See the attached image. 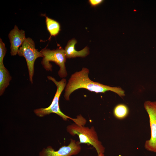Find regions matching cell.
<instances>
[{
  "label": "cell",
  "mask_w": 156,
  "mask_h": 156,
  "mask_svg": "<svg viewBox=\"0 0 156 156\" xmlns=\"http://www.w3.org/2000/svg\"><path fill=\"white\" fill-rule=\"evenodd\" d=\"M8 36L10 44L11 55H16L26 38L25 31L22 29L20 30L15 25L14 29L10 31Z\"/></svg>",
  "instance_id": "8"
},
{
  "label": "cell",
  "mask_w": 156,
  "mask_h": 156,
  "mask_svg": "<svg viewBox=\"0 0 156 156\" xmlns=\"http://www.w3.org/2000/svg\"><path fill=\"white\" fill-rule=\"evenodd\" d=\"M17 54L23 57L26 60L27 66L29 80L33 83V78L34 73V64L36 60L39 57H43L40 51L35 48L34 41L30 38H26L19 48Z\"/></svg>",
  "instance_id": "5"
},
{
  "label": "cell",
  "mask_w": 156,
  "mask_h": 156,
  "mask_svg": "<svg viewBox=\"0 0 156 156\" xmlns=\"http://www.w3.org/2000/svg\"><path fill=\"white\" fill-rule=\"evenodd\" d=\"M103 1V0H89L88 2L91 7H96L102 3Z\"/></svg>",
  "instance_id": "14"
},
{
  "label": "cell",
  "mask_w": 156,
  "mask_h": 156,
  "mask_svg": "<svg viewBox=\"0 0 156 156\" xmlns=\"http://www.w3.org/2000/svg\"><path fill=\"white\" fill-rule=\"evenodd\" d=\"M98 156H105L104 153H101L98 155Z\"/></svg>",
  "instance_id": "15"
},
{
  "label": "cell",
  "mask_w": 156,
  "mask_h": 156,
  "mask_svg": "<svg viewBox=\"0 0 156 156\" xmlns=\"http://www.w3.org/2000/svg\"><path fill=\"white\" fill-rule=\"evenodd\" d=\"M129 113V109L128 106L123 103L116 105L113 110V114L114 117L119 120L123 119L126 118Z\"/></svg>",
  "instance_id": "12"
},
{
  "label": "cell",
  "mask_w": 156,
  "mask_h": 156,
  "mask_svg": "<svg viewBox=\"0 0 156 156\" xmlns=\"http://www.w3.org/2000/svg\"><path fill=\"white\" fill-rule=\"evenodd\" d=\"M89 73L88 69L83 68L81 71L76 72L71 75L65 87L64 97L66 100H69L71 94L75 90L81 88L97 93H104L110 91L120 97L125 96V91L121 88L112 87L93 81L89 77Z\"/></svg>",
  "instance_id": "1"
},
{
  "label": "cell",
  "mask_w": 156,
  "mask_h": 156,
  "mask_svg": "<svg viewBox=\"0 0 156 156\" xmlns=\"http://www.w3.org/2000/svg\"><path fill=\"white\" fill-rule=\"evenodd\" d=\"M43 56L41 63L44 68L47 71L52 70V65L50 63L53 62L60 67L58 72L59 76L64 78L67 73L65 65L66 57L64 50L61 47L52 50L44 48L40 51Z\"/></svg>",
  "instance_id": "4"
},
{
  "label": "cell",
  "mask_w": 156,
  "mask_h": 156,
  "mask_svg": "<svg viewBox=\"0 0 156 156\" xmlns=\"http://www.w3.org/2000/svg\"><path fill=\"white\" fill-rule=\"evenodd\" d=\"M144 106L148 115L151 130L150 138L145 141L144 148L156 153V101H145Z\"/></svg>",
  "instance_id": "6"
},
{
  "label": "cell",
  "mask_w": 156,
  "mask_h": 156,
  "mask_svg": "<svg viewBox=\"0 0 156 156\" xmlns=\"http://www.w3.org/2000/svg\"><path fill=\"white\" fill-rule=\"evenodd\" d=\"M77 42V40L75 38L68 42L64 49L66 58L77 57H85L89 54V48L87 46L80 51H77L75 49Z\"/></svg>",
  "instance_id": "9"
},
{
  "label": "cell",
  "mask_w": 156,
  "mask_h": 156,
  "mask_svg": "<svg viewBox=\"0 0 156 156\" xmlns=\"http://www.w3.org/2000/svg\"><path fill=\"white\" fill-rule=\"evenodd\" d=\"M47 79L52 81L57 87V90L51 105L47 107L36 109L34 110V112L37 116L42 117L51 113H55L64 120H67L69 119L77 124L84 125L86 122V120L81 115H78L77 118H73L64 114L61 111L59 107V101L60 95L65 88L66 83V80L62 78L60 81H57L55 79L51 76L47 77Z\"/></svg>",
  "instance_id": "2"
},
{
  "label": "cell",
  "mask_w": 156,
  "mask_h": 156,
  "mask_svg": "<svg viewBox=\"0 0 156 156\" xmlns=\"http://www.w3.org/2000/svg\"><path fill=\"white\" fill-rule=\"evenodd\" d=\"M12 77L4 64L0 65V96L3 94L10 84Z\"/></svg>",
  "instance_id": "10"
},
{
  "label": "cell",
  "mask_w": 156,
  "mask_h": 156,
  "mask_svg": "<svg viewBox=\"0 0 156 156\" xmlns=\"http://www.w3.org/2000/svg\"><path fill=\"white\" fill-rule=\"evenodd\" d=\"M67 131L71 135H77L80 144H85L92 146L95 149L98 155L104 153L105 148L99 139L96 132L93 127L90 128L75 123L68 125Z\"/></svg>",
  "instance_id": "3"
},
{
  "label": "cell",
  "mask_w": 156,
  "mask_h": 156,
  "mask_svg": "<svg viewBox=\"0 0 156 156\" xmlns=\"http://www.w3.org/2000/svg\"><path fill=\"white\" fill-rule=\"evenodd\" d=\"M6 49L4 43L0 38V65H3V60L6 54Z\"/></svg>",
  "instance_id": "13"
},
{
  "label": "cell",
  "mask_w": 156,
  "mask_h": 156,
  "mask_svg": "<svg viewBox=\"0 0 156 156\" xmlns=\"http://www.w3.org/2000/svg\"><path fill=\"white\" fill-rule=\"evenodd\" d=\"M79 141H76L71 139L67 146L61 147L55 151L50 146L44 148L40 153L39 156H72L78 154L81 151V146Z\"/></svg>",
  "instance_id": "7"
},
{
  "label": "cell",
  "mask_w": 156,
  "mask_h": 156,
  "mask_svg": "<svg viewBox=\"0 0 156 156\" xmlns=\"http://www.w3.org/2000/svg\"><path fill=\"white\" fill-rule=\"evenodd\" d=\"M46 17L47 29L50 34V40L52 36H55L59 33L61 30L60 23L57 21L44 15Z\"/></svg>",
  "instance_id": "11"
}]
</instances>
